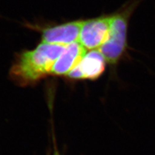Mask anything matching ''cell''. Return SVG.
I'll list each match as a JSON object with an SVG mask.
<instances>
[{"mask_svg": "<svg viewBox=\"0 0 155 155\" xmlns=\"http://www.w3.org/2000/svg\"><path fill=\"white\" fill-rule=\"evenodd\" d=\"M65 46L41 43L32 50L19 53L10 72L12 78L20 84L27 85L50 74L53 65Z\"/></svg>", "mask_w": 155, "mask_h": 155, "instance_id": "cell-1", "label": "cell"}, {"mask_svg": "<svg viewBox=\"0 0 155 155\" xmlns=\"http://www.w3.org/2000/svg\"><path fill=\"white\" fill-rule=\"evenodd\" d=\"M135 6L134 3L112 15L108 38L99 48L106 61L110 65L117 64L125 56L127 48L129 17Z\"/></svg>", "mask_w": 155, "mask_h": 155, "instance_id": "cell-2", "label": "cell"}, {"mask_svg": "<svg viewBox=\"0 0 155 155\" xmlns=\"http://www.w3.org/2000/svg\"><path fill=\"white\" fill-rule=\"evenodd\" d=\"M112 15H105L84 20L79 42L86 49H98L108 38Z\"/></svg>", "mask_w": 155, "mask_h": 155, "instance_id": "cell-3", "label": "cell"}, {"mask_svg": "<svg viewBox=\"0 0 155 155\" xmlns=\"http://www.w3.org/2000/svg\"><path fill=\"white\" fill-rule=\"evenodd\" d=\"M106 60L98 49L86 52L80 63L67 76L74 80L98 79L104 73Z\"/></svg>", "mask_w": 155, "mask_h": 155, "instance_id": "cell-4", "label": "cell"}, {"mask_svg": "<svg viewBox=\"0 0 155 155\" xmlns=\"http://www.w3.org/2000/svg\"><path fill=\"white\" fill-rule=\"evenodd\" d=\"M83 21H72L43 28L41 30L42 43L67 45L77 41Z\"/></svg>", "mask_w": 155, "mask_h": 155, "instance_id": "cell-5", "label": "cell"}, {"mask_svg": "<svg viewBox=\"0 0 155 155\" xmlns=\"http://www.w3.org/2000/svg\"><path fill=\"white\" fill-rule=\"evenodd\" d=\"M85 53L86 48L79 41L66 45L53 65L50 74L67 76L79 64Z\"/></svg>", "mask_w": 155, "mask_h": 155, "instance_id": "cell-6", "label": "cell"}, {"mask_svg": "<svg viewBox=\"0 0 155 155\" xmlns=\"http://www.w3.org/2000/svg\"><path fill=\"white\" fill-rule=\"evenodd\" d=\"M53 155H60V154L59 152L57 151V149H55L54 152V154H53Z\"/></svg>", "mask_w": 155, "mask_h": 155, "instance_id": "cell-7", "label": "cell"}]
</instances>
